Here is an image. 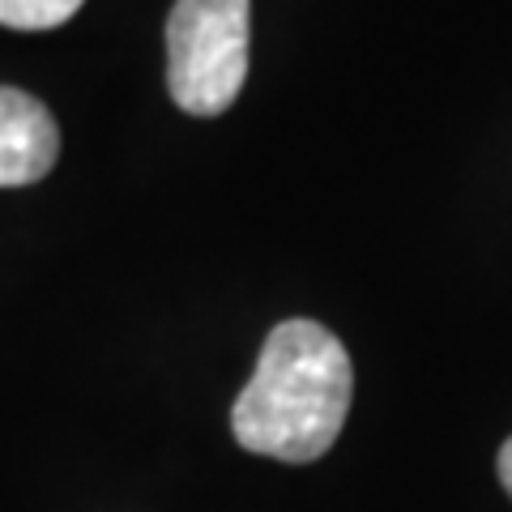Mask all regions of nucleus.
<instances>
[{
  "label": "nucleus",
  "instance_id": "nucleus-1",
  "mask_svg": "<svg viewBox=\"0 0 512 512\" xmlns=\"http://www.w3.org/2000/svg\"><path fill=\"white\" fill-rule=\"evenodd\" d=\"M355 397L342 338L316 320H286L261 346L256 372L231 406V431L248 453L278 461L325 457Z\"/></svg>",
  "mask_w": 512,
  "mask_h": 512
},
{
  "label": "nucleus",
  "instance_id": "nucleus-2",
  "mask_svg": "<svg viewBox=\"0 0 512 512\" xmlns=\"http://www.w3.org/2000/svg\"><path fill=\"white\" fill-rule=\"evenodd\" d=\"M252 0H175L167 18V90L188 116H222L248 77Z\"/></svg>",
  "mask_w": 512,
  "mask_h": 512
},
{
  "label": "nucleus",
  "instance_id": "nucleus-3",
  "mask_svg": "<svg viewBox=\"0 0 512 512\" xmlns=\"http://www.w3.org/2000/svg\"><path fill=\"white\" fill-rule=\"evenodd\" d=\"M60 158V128L35 94L0 86V188L39 184Z\"/></svg>",
  "mask_w": 512,
  "mask_h": 512
},
{
  "label": "nucleus",
  "instance_id": "nucleus-4",
  "mask_svg": "<svg viewBox=\"0 0 512 512\" xmlns=\"http://www.w3.org/2000/svg\"><path fill=\"white\" fill-rule=\"evenodd\" d=\"M86 0H0V26L9 30H52L64 26Z\"/></svg>",
  "mask_w": 512,
  "mask_h": 512
},
{
  "label": "nucleus",
  "instance_id": "nucleus-5",
  "mask_svg": "<svg viewBox=\"0 0 512 512\" xmlns=\"http://www.w3.org/2000/svg\"><path fill=\"white\" fill-rule=\"evenodd\" d=\"M495 466H500V483H504V491L512 495V436L504 440V448H500V461H495Z\"/></svg>",
  "mask_w": 512,
  "mask_h": 512
}]
</instances>
